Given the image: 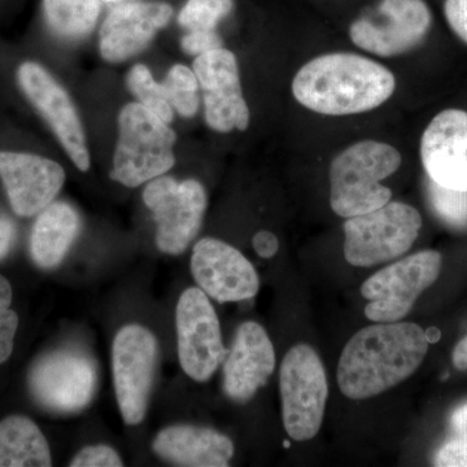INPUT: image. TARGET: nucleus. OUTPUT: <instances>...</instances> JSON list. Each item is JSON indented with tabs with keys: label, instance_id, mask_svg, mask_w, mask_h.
I'll use <instances>...</instances> for the list:
<instances>
[{
	"label": "nucleus",
	"instance_id": "11",
	"mask_svg": "<svg viewBox=\"0 0 467 467\" xmlns=\"http://www.w3.org/2000/svg\"><path fill=\"white\" fill-rule=\"evenodd\" d=\"M175 324L181 367L196 382H207L225 358L226 350L216 310L202 288H187L181 295Z\"/></svg>",
	"mask_w": 467,
	"mask_h": 467
},
{
	"label": "nucleus",
	"instance_id": "6",
	"mask_svg": "<svg viewBox=\"0 0 467 467\" xmlns=\"http://www.w3.org/2000/svg\"><path fill=\"white\" fill-rule=\"evenodd\" d=\"M279 389L285 429L292 441L315 438L324 420L328 386L324 364L308 344H297L285 353Z\"/></svg>",
	"mask_w": 467,
	"mask_h": 467
},
{
	"label": "nucleus",
	"instance_id": "1",
	"mask_svg": "<svg viewBox=\"0 0 467 467\" xmlns=\"http://www.w3.org/2000/svg\"><path fill=\"white\" fill-rule=\"evenodd\" d=\"M425 330L411 322H389L362 328L350 337L337 364L340 391L365 400L408 379L429 352Z\"/></svg>",
	"mask_w": 467,
	"mask_h": 467
},
{
	"label": "nucleus",
	"instance_id": "29",
	"mask_svg": "<svg viewBox=\"0 0 467 467\" xmlns=\"http://www.w3.org/2000/svg\"><path fill=\"white\" fill-rule=\"evenodd\" d=\"M11 303V285L5 276L0 275V364L7 361L11 356L18 327L17 313L9 308Z\"/></svg>",
	"mask_w": 467,
	"mask_h": 467
},
{
	"label": "nucleus",
	"instance_id": "16",
	"mask_svg": "<svg viewBox=\"0 0 467 467\" xmlns=\"http://www.w3.org/2000/svg\"><path fill=\"white\" fill-rule=\"evenodd\" d=\"M0 181L15 213L32 217L57 198L66 182V171L43 156L0 150Z\"/></svg>",
	"mask_w": 467,
	"mask_h": 467
},
{
	"label": "nucleus",
	"instance_id": "18",
	"mask_svg": "<svg viewBox=\"0 0 467 467\" xmlns=\"http://www.w3.org/2000/svg\"><path fill=\"white\" fill-rule=\"evenodd\" d=\"M173 14L168 3L128 2L117 5L100 27L101 57L119 64L140 54L156 33L168 26Z\"/></svg>",
	"mask_w": 467,
	"mask_h": 467
},
{
	"label": "nucleus",
	"instance_id": "33",
	"mask_svg": "<svg viewBox=\"0 0 467 467\" xmlns=\"http://www.w3.org/2000/svg\"><path fill=\"white\" fill-rule=\"evenodd\" d=\"M252 244H254L256 254L264 257V259H270V257L275 256L279 250L278 239H276L275 234L270 232L257 233L256 235L254 236Z\"/></svg>",
	"mask_w": 467,
	"mask_h": 467
},
{
	"label": "nucleus",
	"instance_id": "5",
	"mask_svg": "<svg viewBox=\"0 0 467 467\" xmlns=\"http://www.w3.org/2000/svg\"><path fill=\"white\" fill-rule=\"evenodd\" d=\"M422 217L416 208L400 202L383 207L344 223V257L350 265L370 267L407 254L418 238Z\"/></svg>",
	"mask_w": 467,
	"mask_h": 467
},
{
	"label": "nucleus",
	"instance_id": "12",
	"mask_svg": "<svg viewBox=\"0 0 467 467\" xmlns=\"http://www.w3.org/2000/svg\"><path fill=\"white\" fill-rule=\"evenodd\" d=\"M18 88L27 101L43 117L58 142L81 171L90 169V153L75 104L55 77L36 61L27 60L17 67Z\"/></svg>",
	"mask_w": 467,
	"mask_h": 467
},
{
	"label": "nucleus",
	"instance_id": "24",
	"mask_svg": "<svg viewBox=\"0 0 467 467\" xmlns=\"http://www.w3.org/2000/svg\"><path fill=\"white\" fill-rule=\"evenodd\" d=\"M126 85L131 94H134L140 103L150 112L158 115L167 124L173 121V107L169 101L165 86L158 84L152 78L149 67L143 64H137L131 67L126 76Z\"/></svg>",
	"mask_w": 467,
	"mask_h": 467
},
{
	"label": "nucleus",
	"instance_id": "7",
	"mask_svg": "<svg viewBox=\"0 0 467 467\" xmlns=\"http://www.w3.org/2000/svg\"><path fill=\"white\" fill-rule=\"evenodd\" d=\"M441 270V254L427 250L410 254L371 275L361 285L368 301L365 316L376 324L407 317L418 297L435 284Z\"/></svg>",
	"mask_w": 467,
	"mask_h": 467
},
{
	"label": "nucleus",
	"instance_id": "14",
	"mask_svg": "<svg viewBox=\"0 0 467 467\" xmlns=\"http://www.w3.org/2000/svg\"><path fill=\"white\" fill-rule=\"evenodd\" d=\"M193 73L202 90L209 128L217 133L247 130L251 115L235 55L223 47L202 54L193 61Z\"/></svg>",
	"mask_w": 467,
	"mask_h": 467
},
{
	"label": "nucleus",
	"instance_id": "13",
	"mask_svg": "<svg viewBox=\"0 0 467 467\" xmlns=\"http://www.w3.org/2000/svg\"><path fill=\"white\" fill-rule=\"evenodd\" d=\"M29 386L45 408L61 413L82 410L94 396L97 367L81 350H55L34 365Z\"/></svg>",
	"mask_w": 467,
	"mask_h": 467
},
{
	"label": "nucleus",
	"instance_id": "22",
	"mask_svg": "<svg viewBox=\"0 0 467 467\" xmlns=\"http://www.w3.org/2000/svg\"><path fill=\"white\" fill-rule=\"evenodd\" d=\"M50 447L38 426L26 417L0 422V467H48Z\"/></svg>",
	"mask_w": 467,
	"mask_h": 467
},
{
	"label": "nucleus",
	"instance_id": "8",
	"mask_svg": "<svg viewBox=\"0 0 467 467\" xmlns=\"http://www.w3.org/2000/svg\"><path fill=\"white\" fill-rule=\"evenodd\" d=\"M144 204L152 212L156 225V244L168 254H181L201 230L207 193L201 182L173 177H158L143 192Z\"/></svg>",
	"mask_w": 467,
	"mask_h": 467
},
{
	"label": "nucleus",
	"instance_id": "9",
	"mask_svg": "<svg viewBox=\"0 0 467 467\" xmlns=\"http://www.w3.org/2000/svg\"><path fill=\"white\" fill-rule=\"evenodd\" d=\"M158 361V340L140 325L117 333L112 348L113 382L121 416L128 425L146 417Z\"/></svg>",
	"mask_w": 467,
	"mask_h": 467
},
{
	"label": "nucleus",
	"instance_id": "36",
	"mask_svg": "<svg viewBox=\"0 0 467 467\" xmlns=\"http://www.w3.org/2000/svg\"><path fill=\"white\" fill-rule=\"evenodd\" d=\"M427 340L429 343H436L439 339H441V331L436 327H430L429 330L425 331Z\"/></svg>",
	"mask_w": 467,
	"mask_h": 467
},
{
	"label": "nucleus",
	"instance_id": "15",
	"mask_svg": "<svg viewBox=\"0 0 467 467\" xmlns=\"http://www.w3.org/2000/svg\"><path fill=\"white\" fill-rule=\"evenodd\" d=\"M192 272L199 287L218 303L252 299L260 290L254 265L220 239L204 238L193 245Z\"/></svg>",
	"mask_w": 467,
	"mask_h": 467
},
{
	"label": "nucleus",
	"instance_id": "2",
	"mask_svg": "<svg viewBox=\"0 0 467 467\" xmlns=\"http://www.w3.org/2000/svg\"><path fill=\"white\" fill-rule=\"evenodd\" d=\"M391 70L349 52L313 58L292 81V94L301 106L325 116H350L378 109L392 97Z\"/></svg>",
	"mask_w": 467,
	"mask_h": 467
},
{
	"label": "nucleus",
	"instance_id": "30",
	"mask_svg": "<svg viewBox=\"0 0 467 467\" xmlns=\"http://www.w3.org/2000/svg\"><path fill=\"white\" fill-rule=\"evenodd\" d=\"M122 460L109 445H90L79 451L72 460V467H121Z\"/></svg>",
	"mask_w": 467,
	"mask_h": 467
},
{
	"label": "nucleus",
	"instance_id": "32",
	"mask_svg": "<svg viewBox=\"0 0 467 467\" xmlns=\"http://www.w3.org/2000/svg\"><path fill=\"white\" fill-rule=\"evenodd\" d=\"M444 15L451 30L467 43V0H445Z\"/></svg>",
	"mask_w": 467,
	"mask_h": 467
},
{
	"label": "nucleus",
	"instance_id": "19",
	"mask_svg": "<svg viewBox=\"0 0 467 467\" xmlns=\"http://www.w3.org/2000/svg\"><path fill=\"white\" fill-rule=\"evenodd\" d=\"M275 368V352L265 328L256 322L238 327L223 368V389L233 401L245 402L265 386Z\"/></svg>",
	"mask_w": 467,
	"mask_h": 467
},
{
	"label": "nucleus",
	"instance_id": "35",
	"mask_svg": "<svg viewBox=\"0 0 467 467\" xmlns=\"http://www.w3.org/2000/svg\"><path fill=\"white\" fill-rule=\"evenodd\" d=\"M453 365L459 370H467V337L457 344L453 350Z\"/></svg>",
	"mask_w": 467,
	"mask_h": 467
},
{
	"label": "nucleus",
	"instance_id": "28",
	"mask_svg": "<svg viewBox=\"0 0 467 467\" xmlns=\"http://www.w3.org/2000/svg\"><path fill=\"white\" fill-rule=\"evenodd\" d=\"M427 196L442 223L454 229H467V192L447 189L429 180Z\"/></svg>",
	"mask_w": 467,
	"mask_h": 467
},
{
	"label": "nucleus",
	"instance_id": "23",
	"mask_svg": "<svg viewBox=\"0 0 467 467\" xmlns=\"http://www.w3.org/2000/svg\"><path fill=\"white\" fill-rule=\"evenodd\" d=\"M43 15L52 33L64 41H81L94 30L99 0H43Z\"/></svg>",
	"mask_w": 467,
	"mask_h": 467
},
{
	"label": "nucleus",
	"instance_id": "4",
	"mask_svg": "<svg viewBox=\"0 0 467 467\" xmlns=\"http://www.w3.org/2000/svg\"><path fill=\"white\" fill-rule=\"evenodd\" d=\"M119 133L110 171L116 182L134 189L173 168L177 135L143 104L130 103L121 109Z\"/></svg>",
	"mask_w": 467,
	"mask_h": 467
},
{
	"label": "nucleus",
	"instance_id": "20",
	"mask_svg": "<svg viewBox=\"0 0 467 467\" xmlns=\"http://www.w3.org/2000/svg\"><path fill=\"white\" fill-rule=\"evenodd\" d=\"M153 451L175 466L226 467L234 456L233 441L207 427L178 425L162 430Z\"/></svg>",
	"mask_w": 467,
	"mask_h": 467
},
{
	"label": "nucleus",
	"instance_id": "25",
	"mask_svg": "<svg viewBox=\"0 0 467 467\" xmlns=\"http://www.w3.org/2000/svg\"><path fill=\"white\" fill-rule=\"evenodd\" d=\"M171 107L186 119H192L199 109V82L190 67L177 64L171 67L162 82Z\"/></svg>",
	"mask_w": 467,
	"mask_h": 467
},
{
	"label": "nucleus",
	"instance_id": "21",
	"mask_svg": "<svg viewBox=\"0 0 467 467\" xmlns=\"http://www.w3.org/2000/svg\"><path fill=\"white\" fill-rule=\"evenodd\" d=\"M81 229V218L66 202H52L39 212L30 235V254L43 269L57 266Z\"/></svg>",
	"mask_w": 467,
	"mask_h": 467
},
{
	"label": "nucleus",
	"instance_id": "26",
	"mask_svg": "<svg viewBox=\"0 0 467 467\" xmlns=\"http://www.w3.org/2000/svg\"><path fill=\"white\" fill-rule=\"evenodd\" d=\"M233 8V0H187L178 15V24L189 32L216 30Z\"/></svg>",
	"mask_w": 467,
	"mask_h": 467
},
{
	"label": "nucleus",
	"instance_id": "34",
	"mask_svg": "<svg viewBox=\"0 0 467 467\" xmlns=\"http://www.w3.org/2000/svg\"><path fill=\"white\" fill-rule=\"evenodd\" d=\"M15 241V227L11 221L0 218V259L7 256Z\"/></svg>",
	"mask_w": 467,
	"mask_h": 467
},
{
	"label": "nucleus",
	"instance_id": "10",
	"mask_svg": "<svg viewBox=\"0 0 467 467\" xmlns=\"http://www.w3.org/2000/svg\"><path fill=\"white\" fill-rule=\"evenodd\" d=\"M431 21V11L423 0H380L373 14L352 23L349 38L378 57H399L422 43Z\"/></svg>",
	"mask_w": 467,
	"mask_h": 467
},
{
	"label": "nucleus",
	"instance_id": "31",
	"mask_svg": "<svg viewBox=\"0 0 467 467\" xmlns=\"http://www.w3.org/2000/svg\"><path fill=\"white\" fill-rule=\"evenodd\" d=\"M182 50L192 57H201L209 51L223 48V39L216 33V30H209V32H189L183 36Z\"/></svg>",
	"mask_w": 467,
	"mask_h": 467
},
{
	"label": "nucleus",
	"instance_id": "17",
	"mask_svg": "<svg viewBox=\"0 0 467 467\" xmlns=\"http://www.w3.org/2000/svg\"><path fill=\"white\" fill-rule=\"evenodd\" d=\"M420 159L429 180L451 190L467 192V112L445 109L427 126Z\"/></svg>",
	"mask_w": 467,
	"mask_h": 467
},
{
	"label": "nucleus",
	"instance_id": "37",
	"mask_svg": "<svg viewBox=\"0 0 467 467\" xmlns=\"http://www.w3.org/2000/svg\"><path fill=\"white\" fill-rule=\"evenodd\" d=\"M104 2H116V0H104Z\"/></svg>",
	"mask_w": 467,
	"mask_h": 467
},
{
	"label": "nucleus",
	"instance_id": "3",
	"mask_svg": "<svg viewBox=\"0 0 467 467\" xmlns=\"http://www.w3.org/2000/svg\"><path fill=\"white\" fill-rule=\"evenodd\" d=\"M400 152L376 140L352 144L330 165V205L337 216L349 218L383 207L392 192L382 181L400 168Z\"/></svg>",
	"mask_w": 467,
	"mask_h": 467
},
{
	"label": "nucleus",
	"instance_id": "27",
	"mask_svg": "<svg viewBox=\"0 0 467 467\" xmlns=\"http://www.w3.org/2000/svg\"><path fill=\"white\" fill-rule=\"evenodd\" d=\"M434 465L467 467V401L451 413L450 432L435 453Z\"/></svg>",
	"mask_w": 467,
	"mask_h": 467
}]
</instances>
